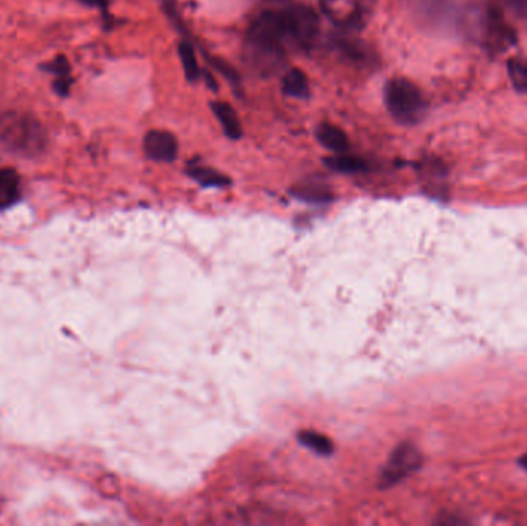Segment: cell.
Segmentation results:
<instances>
[{
  "label": "cell",
  "instance_id": "cell-1",
  "mask_svg": "<svg viewBox=\"0 0 527 526\" xmlns=\"http://www.w3.org/2000/svg\"><path fill=\"white\" fill-rule=\"evenodd\" d=\"M407 11L418 27L430 33L480 39L483 10L457 0H406Z\"/></svg>",
  "mask_w": 527,
  "mask_h": 526
},
{
  "label": "cell",
  "instance_id": "cell-2",
  "mask_svg": "<svg viewBox=\"0 0 527 526\" xmlns=\"http://www.w3.org/2000/svg\"><path fill=\"white\" fill-rule=\"evenodd\" d=\"M286 34L282 30L279 11H264L256 17L246 36L249 64L261 75H272L286 61Z\"/></svg>",
  "mask_w": 527,
  "mask_h": 526
},
{
  "label": "cell",
  "instance_id": "cell-3",
  "mask_svg": "<svg viewBox=\"0 0 527 526\" xmlns=\"http://www.w3.org/2000/svg\"><path fill=\"white\" fill-rule=\"evenodd\" d=\"M47 144V130L30 113L0 115V150L19 158H37L45 152Z\"/></svg>",
  "mask_w": 527,
  "mask_h": 526
},
{
  "label": "cell",
  "instance_id": "cell-4",
  "mask_svg": "<svg viewBox=\"0 0 527 526\" xmlns=\"http://www.w3.org/2000/svg\"><path fill=\"white\" fill-rule=\"evenodd\" d=\"M387 112L401 125H417L429 112V104L417 85L406 78H393L384 87Z\"/></svg>",
  "mask_w": 527,
  "mask_h": 526
},
{
  "label": "cell",
  "instance_id": "cell-5",
  "mask_svg": "<svg viewBox=\"0 0 527 526\" xmlns=\"http://www.w3.org/2000/svg\"><path fill=\"white\" fill-rule=\"evenodd\" d=\"M279 11L287 47L309 51L319 34V17L309 5H290Z\"/></svg>",
  "mask_w": 527,
  "mask_h": 526
},
{
  "label": "cell",
  "instance_id": "cell-6",
  "mask_svg": "<svg viewBox=\"0 0 527 526\" xmlns=\"http://www.w3.org/2000/svg\"><path fill=\"white\" fill-rule=\"evenodd\" d=\"M321 8L335 27L352 33L369 22L373 0H321Z\"/></svg>",
  "mask_w": 527,
  "mask_h": 526
},
{
  "label": "cell",
  "instance_id": "cell-7",
  "mask_svg": "<svg viewBox=\"0 0 527 526\" xmlns=\"http://www.w3.org/2000/svg\"><path fill=\"white\" fill-rule=\"evenodd\" d=\"M423 465V456L420 449L412 443H401L395 451L390 454L386 466L380 474V488L387 489L403 482L406 477L417 473Z\"/></svg>",
  "mask_w": 527,
  "mask_h": 526
},
{
  "label": "cell",
  "instance_id": "cell-8",
  "mask_svg": "<svg viewBox=\"0 0 527 526\" xmlns=\"http://www.w3.org/2000/svg\"><path fill=\"white\" fill-rule=\"evenodd\" d=\"M480 42L492 53H503L517 42L514 28L507 24L503 11L495 5L484 8Z\"/></svg>",
  "mask_w": 527,
  "mask_h": 526
},
{
  "label": "cell",
  "instance_id": "cell-9",
  "mask_svg": "<svg viewBox=\"0 0 527 526\" xmlns=\"http://www.w3.org/2000/svg\"><path fill=\"white\" fill-rule=\"evenodd\" d=\"M178 139L167 130H152L144 138V152L158 162H173L178 156Z\"/></svg>",
  "mask_w": 527,
  "mask_h": 526
},
{
  "label": "cell",
  "instance_id": "cell-10",
  "mask_svg": "<svg viewBox=\"0 0 527 526\" xmlns=\"http://www.w3.org/2000/svg\"><path fill=\"white\" fill-rule=\"evenodd\" d=\"M315 136L319 144L323 145L324 149L330 150L335 155H341V153H346L349 150V136L346 135L343 129L329 124V122L319 124L316 127Z\"/></svg>",
  "mask_w": 527,
  "mask_h": 526
},
{
  "label": "cell",
  "instance_id": "cell-11",
  "mask_svg": "<svg viewBox=\"0 0 527 526\" xmlns=\"http://www.w3.org/2000/svg\"><path fill=\"white\" fill-rule=\"evenodd\" d=\"M22 198L21 179L11 169H0V212L10 209Z\"/></svg>",
  "mask_w": 527,
  "mask_h": 526
},
{
  "label": "cell",
  "instance_id": "cell-12",
  "mask_svg": "<svg viewBox=\"0 0 527 526\" xmlns=\"http://www.w3.org/2000/svg\"><path fill=\"white\" fill-rule=\"evenodd\" d=\"M45 71L54 76L53 87L59 96H67L70 93L71 82V67L68 59L65 58L64 54H59L53 61L47 62L44 65Z\"/></svg>",
  "mask_w": 527,
  "mask_h": 526
},
{
  "label": "cell",
  "instance_id": "cell-13",
  "mask_svg": "<svg viewBox=\"0 0 527 526\" xmlns=\"http://www.w3.org/2000/svg\"><path fill=\"white\" fill-rule=\"evenodd\" d=\"M212 110L213 115L216 116L219 124H221L222 130H224L225 136L233 139V141L241 139L242 125L235 108H233L232 105L227 104V102L218 101L213 102Z\"/></svg>",
  "mask_w": 527,
  "mask_h": 526
},
{
  "label": "cell",
  "instance_id": "cell-14",
  "mask_svg": "<svg viewBox=\"0 0 527 526\" xmlns=\"http://www.w3.org/2000/svg\"><path fill=\"white\" fill-rule=\"evenodd\" d=\"M282 92L290 98L307 99L310 96L309 78L299 68H292L282 79Z\"/></svg>",
  "mask_w": 527,
  "mask_h": 526
},
{
  "label": "cell",
  "instance_id": "cell-15",
  "mask_svg": "<svg viewBox=\"0 0 527 526\" xmlns=\"http://www.w3.org/2000/svg\"><path fill=\"white\" fill-rule=\"evenodd\" d=\"M336 50L340 51L343 56H346L350 62H355V64L370 65L373 62L372 51L366 45L358 41H353V39L336 41Z\"/></svg>",
  "mask_w": 527,
  "mask_h": 526
},
{
  "label": "cell",
  "instance_id": "cell-16",
  "mask_svg": "<svg viewBox=\"0 0 527 526\" xmlns=\"http://www.w3.org/2000/svg\"><path fill=\"white\" fill-rule=\"evenodd\" d=\"M188 176L195 179L196 183L201 184L202 187H227L230 186L229 176L222 175L218 170L210 169V167L193 166L188 169Z\"/></svg>",
  "mask_w": 527,
  "mask_h": 526
},
{
  "label": "cell",
  "instance_id": "cell-17",
  "mask_svg": "<svg viewBox=\"0 0 527 526\" xmlns=\"http://www.w3.org/2000/svg\"><path fill=\"white\" fill-rule=\"evenodd\" d=\"M324 162H326L327 167L340 173H360L367 170V162L364 159L346 155V153L330 156Z\"/></svg>",
  "mask_w": 527,
  "mask_h": 526
},
{
  "label": "cell",
  "instance_id": "cell-18",
  "mask_svg": "<svg viewBox=\"0 0 527 526\" xmlns=\"http://www.w3.org/2000/svg\"><path fill=\"white\" fill-rule=\"evenodd\" d=\"M178 53L188 81H198V79L201 78V68H199L198 58H196L193 45L187 41L179 42Z\"/></svg>",
  "mask_w": 527,
  "mask_h": 526
},
{
  "label": "cell",
  "instance_id": "cell-19",
  "mask_svg": "<svg viewBox=\"0 0 527 526\" xmlns=\"http://www.w3.org/2000/svg\"><path fill=\"white\" fill-rule=\"evenodd\" d=\"M298 439L299 443H303L306 448L312 449L319 456H330L335 449L332 440L319 432L303 431L298 435Z\"/></svg>",
  "mask_w": 527,
  "mask_h": 526
},
{
  "label": "cell",
  "instance_id": "cell-20",
  "mask_svg": "<svg viewBox=\"0 0 527 526\" xmlns=\"http://www.w3.org/2000/svg\"><path fill=\"white\" fill-rule=\"evenodd\" d=\"M507 76L517 92L527 96V59L512 58L507 61Z\"/></svg>",
  "mask_w": 527,
  "mask_h": 526
},
{
  "label": "cell",
  "instance_id": "cell-21",
  "mask_svg": "<svg viewBox=\"0 0 527 526\" xmlns=\"http://www.w3.org/2000/svg\"><path fill=\"white\" fill-rule=\"evenodd\" d=\"M295 195L298 198L304 199V201H310V203H326L332 198L330 190L324 186H318V184H309V186L298 187L295 190Z\"/></svg>",
  "mask_w": 527,
  "mask_h": 526
},
{
  "label": "cell",
  "instance_id": "cell-22",
  "mask_svg": "<svg viewBox=\"0 0 527 526\" xmlns=\"http://www.w3.org/2000/svg\"><path fill=\"white\" fill-rule=\"evenodd\" d=\"M504 8L527 25V0H503Z\"/></svg>",
  "mask_w": 527,
  "mask_h": 526
},
{
  "label": "cell",
  "instance_id": "cell-23",
  "mask_svg": "<svg viewBox=\"0 0 527 526\" xmlns=\"http://www.w3.org/2000/svg\"><path fill=\"white\" fill-rule=\"evenodd\" d=\"M79 2H81V4L87 5V7L99 8V10L107 11L111 0H79Z\"/></svg>",
  "mask_w": 527,
  "mask_h": 526
},
{
  "label": "cell",
  "instance_id": "cell-24",
  "mask_svg": "<svg viewBox=\"0 0 527 526\" xmlns=\"http://www.w3.org/2000/svg\"><path fill=\"white\" fill-rule=\"evenodd\" d=\"M520 465L523 466L524 469L527 471V454L524 457H521Z\"/></svg>",
  "mask_w": 527,
  "mask_h": 526
},
{
  "label": "cell",
  "instance_id": "cell-25",
  "mask_svg": "<svg viewBox=\"0 0 527 526\" xmlns=\"http://www.w3.org/2000/svg\"><path fill=\"white\" fill-rule=\"evenodd\" d=\"M272 2H286V0H272Z\"/></svg>",
  "mask_w": 527,
  "mask_h": 526
}]
</instances>
